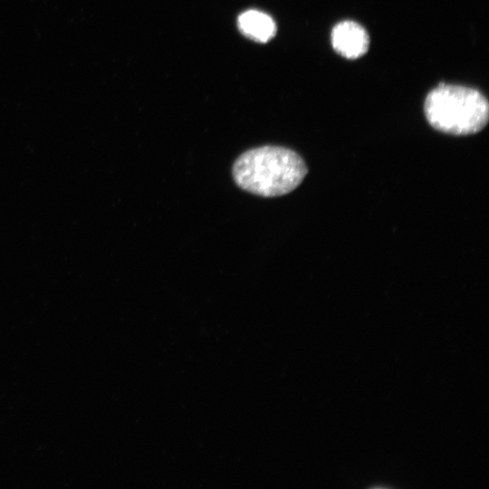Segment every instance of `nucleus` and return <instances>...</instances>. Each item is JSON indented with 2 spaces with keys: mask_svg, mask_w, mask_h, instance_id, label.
Segmentation results:
<instances>
[{
  "mask_svg": "<svg viewBox=\"0 0 489 489\" xmlns=\"http://www.w3.org/2000/svg\"><path fill=\"white\" fill-rule=\"evenodd\" d=\"M424 110L434 129L456 136L481 131L489 118V104L481 92L472 88L445 83L427 94Z\"/></svg>",
  "mask_w": 489,
  "mask_h": 489,
  "instance_id": "obj_2",
  "label": "nucleus"
},
{
  "mask_svg": "<svg viewBox=\"0 0 489 489\" xmlns=\"http://www.w3.org/2000/svg\"><path fill=\"white\" fill-rule=\"evenodd\" d=\"M333 49L347 59H357L369 49L367 31L358 23L346 20L337 24L331 31Z\"/></svg>",
  "mask_w": 489,
  "mask_h": 489,
  "instance_id": "obj_3",
  "label": "nucleus"
},
{
  "mask_svg": "<svg viewBox=\"0 0 489 489\" xmlns=\"http://www.w3.org/2000/svg\"><path fill=\"white\" fill-rule=\"evenodd\" d=\"M308 172L295 151L279 146L254 148L233 165V177L242 189L261 197H279L295 189Z\"/></svg>",
  "mask_w": 489,
  "mask_h": 489,
  "instance_id": "obj_1",
  "label": "nucleus"
},
{
  "mask_svg": "<svg viewBox=\"0 0 489 489\" xmlns=\"http://www.w3.org/2000/svg\"><path fill=\"white\" fill-rule=\"evenodd\" d=\"M238 26L244 35L257 42H267L276 33V25L272 17L256 10L243 13L238 18Z\"/></svg>",
  "mask_w": 489,
  "mask_h": 489,
  "instance_id": "obj_4",
  "label": "nucleus"
}]
</instances>
